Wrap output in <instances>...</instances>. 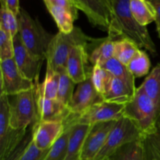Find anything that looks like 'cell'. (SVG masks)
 Listing matches in <instances>:
<instances>
[{
  "label": "cell",
  "mask_w": 160,
  "mask_h": 160,
  "mask_svg": "<svg viewBox=\"0 0 160 160\" xmlns=\"http://www.w3.org/2000/svg\"><path fill=\"white\" fill-rule=\"evenodd\" d=\"M131 0H112V21L108 34L112 38L120 36L121 38L132 41L139 48L156 54V45L146 27L142 26L134 19L131 8Z\"/></svg>",
  "instance_id": "6da1fadb"
},
{
  "label": "cell",
  "mask_w": 160,
  "mask_h": 160,
  "mask_svg": "<svg viewBox=\"0 0 160 160\" xmlns=\"http://www.w3.org/2000/svg\"><path fill=\"white\" fill-rule=\"evenodd\" d=\"M18 34L23 45L31 54L46 60L49 45L54 35L45 31L38 19H33L25 9L17 16Z\"/></svg>",
  "instance_id": "7a4b0ae2"
},
{
  "label": "cell",
  "mask_w": 160,
  "mask_h": 160,
  "mask_svg": "<svg viewBox=\"0 0 160 160\" xmlns=\"http://www.w3.org/2000/svg\"><path fill=\"white\" fill-rule=\"evenodd\" d=\"M124 117L135 124L142 135L154 131L160 123L157 107L140 87L137 88L134 98L126 105Z\"/></svg>",
  "instance_id": "3957f363"
},
{
  "label": "cell",
  "mask_w": 160,
  "mask_h": 160,
  "mask_svg": "<svg viewBox=\"0 0 160 160\" xmlns=\"http://www.w3.org/2000/svg\"><path fill=\"white\" fill-rule=\"evenodd\" d=\"M95 39L88 36L78 27H74L68 34L59 31L54 35L49 45L46 56V62L58 72L66 70L67 59L74 47L79 45H88Z\"/></svg>",
  "instance_id": "277c9868"
},
{
  "label": "cell",
  "mask_w": 160,
  "mask_h": 160,
  "mask_svg": "<svg viewBox=\"0 0 160 160\" xmlns=\"http://www.w3.org/2000/svg\"><path fill=\"white\" fill-rule=\"evenodd\" d=\"M141 137L142 134L135 124L128 117H123L116 122L104 145L94 160L110 159L121 147L139 140Z\"/></svg>",
  "instance_id": "5b68a950"
},
{
  "label": "cell",
  "mask_w": 160,
  "mask_h": 160,
  "mask_svg": "<svg viewBox=\"0 0 160 160\" xmlns=\"http://www.w3.org/2000/svg\"><path fill=\"white\" fill-rule=\"evenodd\" d=\"M36 86L34 88L13 95L10 102V126L13 129H28L38 121Z\"/></svg>",
  "instance_id": "8992f818"
},
{
  "label": "cell",
  "mask_w": 160,
  "mask_h": 160,
  "mask_svg": "<svg viewBox=\"0 0 160 160\" xmlns=\"http://www.w3.org/2000/svg\"><path fill=\"white\" fill-rule=\"evenodd\" d=\"M125 107V104L103 101L94 105L80 115L70 114L63 124L65 128H70L75 124L94 125L102 122L117 121L124 117Z\"/></svg>",
  "instance_id": "52a82bcc"
},
{
  "label": "cell",
  "mask_w": 160,
  "mask_h": 160,
  "mask_svg": "<svg viewBox=\"0 0 160 160\" xmlns=\"http://www.w3.org/2000/svg\"><path fill=\"white\" fill-rule=\"evenodd\" d=\"M0 72L1 94L13 96L35 88V83L25 78L20 72L13 58L0 61Z\"/></svg>",
  "instance_id": "ba28073f"
},
{
  "label": "cell",
  "mask_w": 160,
  "mask_h": 160,
  "mask_svg": "<svg viewBox=\"0 0 160 160\" xmlns=\"http://www.w3.org/2000/svg\"><path fill=\"white\" fill-rule=\"evenodd\" d=\"M75 4L92 26L109 31L112 21V9L108 0H75Z\"/></svg>",
  "instance_id": "9c48e42d"
},
{
  "label": "cell",
  "mask_w": 160,
  "mask_h": 160,
  "mask_svg": "<svg viewBox=\"0 0 160 160\" xmlns=\"http://www.w3.org/2000/svg\"><path fill=\"white\" fill-rule=\"evenodd\" d=\"M14 56L16 64L23 76L35 84L38 83L39 73L45 59L31 54L22 42L19 34L13 38Z\"/></svg>",
  "instance_id": "30bf717a"
},
{
  "label": "cell",
  "mask_w": 160,
  "mask_h": 160,
  "mask_svg": "<svg viewBox=\"0 0 160 160\" xmlns=\"http://www.w3.org/2000/svg\"><path fill=\"white\" fill-rule=\"evenodd\" d=\"M93 66L90 62L88 45H79L73 48L67 59L66 71L75 84L91 78Z\"/></svg>",
  "instance_id": "8fae6325"
},
{
  "label": "cell",
  "mask_w": 160,
  "mask_h": 160,
  "mask_svg": "<svg viewBox=\"0 0 160 160\" xmlns=\"http://www.w3.org/2000/svg\"><path fill=\"white\" fill-rule=\"evenodd\" d=\"M117 121L102 122L92 125L81 150L80 160H94L104 145Z\"/></svg>",
  "instance_id": "7c38bea8"
},
{
  "label": "cell",
  "mask_w": 160,
  "mask_h": 160,
  "mask_svg": "<svg viewBox=\"0 0 160 160\" xmlns=\"http://www.w3.org/2000/svg\"><path fill=\"white\" fill-rule=\"evenodd\" d=\"M103 101L102 96L94 87L90 78L78 84L68 107L71 115L78 116L85 112L94 105Z\"/></svg>",
  "instance_id": "4fadbf2b"
},
{
  "label": "cell",
  "mask_w": 160,
  "mask_h": 160,
  "mask_svg": "<svg viewBox=\"0 0 160 160\" xmlns=\"http://www.w3.org/2000/svg\"><path fill=\"white\" fill-rule=\"evenodd\" d=\"M64 131L65 126L61 121H37L32 125L33 142L41 149H49Z\"/></svg>",
  "instance_id": "5bb4252c"
},
{
  "label": "cell",
  "mask_w": 160,
  "mask_h": 160,
  "mask_svg": "<svg viewBox=\"0 0 160 160\" xmlns=\"http://www.w3.org/2000/svg\"><path fill=\"white\" fill-rule=\"evenodd\" d=\"M36 99L38 113V121H61L63 123L71 114L68 106L58 99H51L44 97L38 90L37 86Z\"/></svg>",
  "instance_id": "9a60e30c"
},
{
  "label": "cell",
  "mask_w": 160,
  "mask_h": 160,
  "mask_svg": "<svg viewBox=\"0 0 160 160\" xmlns=\"http://www.w3.org/2000/svg\"><path fill=\"white\" fill-rule=\"evenodd\" d=\"M135 92L122 80L112 75L102 98L104 101L109 102L127 105L134 98Z\"/></svg>",
  "instance_id": "2e32d148"
},
{
  "label": "cell",
  "mask_w": 160,
  "mask_h": 160,
  "mask_svg": "<svg viewBox=\"0 0 160 160\" xmlns=\"http://www.w3.org/2000/svg\"><path fill=\"white\" fill-rule=\"evenodd\" d=\"M92 125L75 124L70 128L67 156L64 160H80L81 150L86 137Z\"/></svg>",
  "instance_id": "e0dca14e"
},
{
  "label": "cell",
  "mask_w": 160,
  "mask_h": 160,
  "mask_svg": "<svg viewBox=\"0 0 160 160\" xmlns=\"http://www.w3.org/2000/svg\"><path fill=\"white\" fill-rule=\"evenodd\" d=\"M130 8L134 19L142 26L146 27L156 21L154 8L148 0H131Z\"/></svg>",
  "instance_id": "ac0fdd59"
},
{
  "label": "cell",
  "mask_w": 160,
  "mask_h": 160,
  "mask_svg": "<svg viewBox=\"0 0 160 160\" xmlns=\"http://www.w3.org/2000/svg\"><path fill=\"white\" fill-rule=\"evenodd\" d=\"M60 73L56 71L49 64L46 65V73L44 81L36 84L38 90L44 97L51 99H56L59 90Z\"/></svg>",
  "instance_id": "d6986e66"
},
{
  "label": "cell",
  "mask_w": 160,
  "mask_h": 160,
  "mask_svg": "<svg viewBox=\"0 0 160 160\" xmlns=\"http://www.w3.org/2000/svg\"><path fill=\"white\" fill-rule=\"evenodd\" d=\"M140 88L152 100L160 113V63L152 69Z\"/></svg>",
  "instance_id": "ffe728a7"
},
{
  "label": "cell",
  "mask_w": 160,
  "mask_h": 160,
  "mask_svg": "<svg viewBox=\"0 0 160 160\" xmlns=\"http://www.w3.org/2000/svg\"><path fill=\"white\" fill-rule=\"evenodd\" d=\"M115 41L111 36L103 39L90 54V62L92 66H102L114 57Z\"/></svg>",
  "instance_id": "44dd1931"
},
{
  "label": "cell",
  "mask_w": 160,
  "mask_h": 160,
  "mask_svg": "<svg viewBox=\"0 0 160 160\" xmlns=\"http://www.w3.org/2000/svg\"><path fill=\"white\" fill-rule=\"evenodd\" d=\"M100 67L109 71L112 76L122 80L133 91L136 92L137 88L135 86V78H134V76L128 70L126 65L120 62L116 58H112L109 61H107L106 63L100 66Z\"/></svg>",
  "instance_id": "7402d4cb"
},
{
  "label": "cell",
  "mask_w": 160,
  "mask_h": 160,
  "mask_svg": "<svg viewBox=\"0 0 160 160\" xmlns=\"http://www.w3.org/2000/svg\"><path fill=\"white\" fill-rule=\"evenodd\" d=\"M48 12L56 23L59 31L65 34L70 33L74 28V18L69 11L56 3L47 7Z\"/></svg>",
  "instance_id": "603a6c76"
},
{
  "label": "cell",
  "mask_w": 160,
  "mask_h": 160,
  "mask_svg": "<svg viewBox=\"0 0 160 160\" xmlns=\"http://www.w3.org/2000/svg\"><path fill=\"white\" fill-rule=\"evenodd\" d=\"M28 129L17 130L11 128L3 138L0 139V160H3L9 153L13 151L23 141Z\"/></svg>",
  "instance_id": "cb8c5ba5"
},
{
  "label": "cell",
  "mask_w": 160,
  "mask_h": 160,
  "mask_svg": "<svg viewBox=\"0 0 160 160\" xmlns=\"http://www.w3.org/2000/svg\"><path fill=\"white\" fill-rule=\"evenodd\" d=\"M140 140L146 160H160V123L154 131L142 135Z\"/></svg>",
  "instance_id": "d4e9b609"
},
{
  "label": "cell",
  "mask_w": 160,
  "mask_h": 160,
  "mask_svg": "<svg viewBox=\"0 0 160 160\" xmlns=\"http://www.w3.org/2000/svg\"><path fill=\"white\" fill-rule=\"evenodd\" d=\"M111 160H146L141 140L127 144L112 155Z\"/></svg>",
  "instance_id": "484cf974"
},
{
  "label": "cell",
  "mask_w": 160,
  "mask_h": 160,
  "mask_svg": "<svg viewBox=\"0 0 160 160\" xmlns=\"http://www.w3.org/2000/svg\"><path fill=\"white\" fill-rule=\"evenodd\" d=\"M138 49V46L132 41L127 38H121L120 40L115 41L114 58L124 65L128 66Z\"/></svg>",
  "instance_id": "4316f807"
},
{
  "label": "cell",
  "mask_w": 160,
  "mask_h": 160,
  "mask_svg": "<svg viewBox=\"0 0 160 160\" xmlns=\"http://www.w3.org/2000/svg\"><path fill=\"white\" fill-rule=\"evenodd\" d=\"M127 67L134 78H142L148 73L151 62L145 51L139 48Z\"/></svg>",
  "instance_id": "83f0119b"
},
{
  "label": "cell",
  "mask_w": 160,
  "mask_h": 160,
  "mask_svg": "<svg viewBox=\"0 0 160 160\" xmlns=\"http://www.w3.org/2000/svg\"><path fill=\"white\" fill-rule=\"evenodd\" d=\"M70 128H65L63 134L49 148L44 160H64L67 156Z\"/></svg>",
  "instance_id": "f1b7e54d"
},
{
  "label": "cell",
  "mask_w": 160,
  "mask_h": 160,
  "mask_svg": "<svg viewBox=\"0 0 160 160\" xmlns=\"http://www.w3.org/2000/svg\"><path fill=\"white\" fill-rule=\"evenodd\" d=\"M75 84H76L74 83V81L70 78L66 70L60 72L59 90H58L56 99L68 106L75 92Z\"/></svg>",
  "instance_id": "f546056e"
},
{
  "label": "cell",
  "mask_w": 160,
  "mask_h": 160,
  "mask_svg": "<svg viewBox=\"0 0 160 160\" xmlns=\"http://www.w3.org/2000/svg\"><path fill=\"white\" fill-rule=\"evenodd\" d=\"M10 129V101L8 95L0 94V139Z\"/></svg>",
  "instance_id": "4dcf8cb0"
},
{
  "label": "cell",
  "mask_w": 160,
  "mask_h": 160,
  "mask_svg": "<svg viewBox=\"0 0 160 160\" xmlns=\"http://www.w3.org/2000/svg\"><path fill=\"white\" fill-rule=\"evenodd\" d=\"M0 29L10 34L12 38L18 34V20L12 12L6 8L1 6L0 13Z\"/></svg>",
  "instance_id": "1f68e13d"
},
{
  "label": "cell",
  "mask_w": 160,
  "mask_h": 160,
  "mask_svg": "<svg viewBox=\"0 0 160 160\" xmlns=\"http://www.w3.org/2000/svg\"><path fill=\"white\" fill-rule=\"evenodd\" d=\"M111 77L112 74L102 67L98 65L93 66L91 79L93 83L94 87L98 91V93L101 94L102 96L106 90V88Z\"/></svg>",
  "instance_id": "d6a6232c"
},
{
  "label": "cell",
  "mask_w": 160,
  "mask_h": 160,
  "mask_svg": "<svg viewBox=\"0 0 160 160\" xmlns=\"http://www.w3.org/2000/svg\"><path fill=\"white\" fill-rule=\"evenodd\" d=\"M13 56V38L7 32L0 29V61L12 59Z\"/></svg>",
  "instance_id": "836d02e7"
},
{
  "label": "cell",
  "mask_w": 160,
  "mask_h": 160,
  "mask_svg": "<svg viewBox=\"0 0 160 160\" xmlns=\"http://www.w3.org/2000/svg\"><path fill=\"white\" fill-rule=\"evenodd\" d=\"M48 150L39 148L33 142V138L19 160H44Z\"/></svg>",
  "instance_id": "e575fe53"
},
{
  "label": "cell",
  "mask_w": 160,
  "mask_h": 160,
  "mask_svg": "<svg viewBox=\"0 0 160 160\" xmlns=\"http://www.w3.org/2000/svg\"><path fill=\"white\" fill-rule=\"evenodd\" d=\"M33 138V131H32V127H31V129L30 130L29 132H28V134H26L24 138L23 139L21 142L18 145V146L13 150V151L11 152L6 158L3 160H19L20 159V157L22 156L23 153L24 152V151L26 150L27 147L28 146V145L30 144V142H31Z\"/></svg>",
  "instance_id": "d590c367"
},
{
  "label": "cell",
  "mask_w": 160,
  "mask_h": 160,
  "mask_svg": "<svg viewBox=\"0 0 160 160\" xmlns=\"http://www.w3.org/2000/svg\"><path fill=\"white\" fill-rule=\"evenodd\" d=\"M56 3L69 11L72 14L75 20L78 19V9L75 4V0H56Z\"/></svg>",
  "instance_id": "8d00e7d4"
},
{
  "label": "cell",
  "mask_w": 160,
  "mask_h": 160,
  "mask_svg": "<svg viewBox=\"0 0 160 160\" xmlns=\"http://www.w3.org/2000/svg\"><path fill=\"white\" fill-rule=\"evenodd\" d=\"M1 6L6 8L8 10L14 14L16 17L19 15L21 8L20 7V2L19 0H0Z\"/></svg>",
  "instance_id": "74e56055"
},
{
  "label": "cell",
  "mask_w": 160,
  "mask_h": 160,
  "mask_svg": "<svg viewBox=\"0 0 160 160\" xmlns=\"http://www.w3.org/2000/svg\"><path fill=\"white\" fill-rule=\"evenodd\" d=\"M154 8L156 12V24L158 35L160 38V0H148Z\"/></svg>",
  "instance_id": "f35d334b"
},
{
  "label": "cell",
  "mask_w": 160,
  "mask_h": 160,
  "mask_svg": "<svg viewBox=\"0 0 160 160\" xmlns=\"http://www.w3.org/2000/svg\"><path fill=\"white\" fill-rule=\"evenodd\" d=\"M43 1H44V2H45L46 7H48V6H51V5L55 4V3H56V0H43Z\"/></svg>",
  "instance_id": "ab89813d"
},
{
  "label": "cell",
  "mask_w": 160,
  "mask_h": 160,
  "mask_svg": "<svg viewBox=\"0 0 160 160\" xmlns=\"http://www.w3.org/2000/svg\"><path fill=\"white\" fill-rule=\"evenodd\" d=\"M107 160H111V159H107Z\"/></svg>",
  "instance_id": "60d3db41"
}]
</instances>
